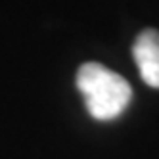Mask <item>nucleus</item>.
<instances>
[{
  "label": "nucleus",
  "mask_w": 159,
  "mask_h": 159,
  "mask_svg": "<svg viewBox=\"0 0 159 159\" xmlns=\"http://www.w3.org/2000/svg\"><path fill=\"white\" fill-rule=\"evenodd\" d=\"M77 88L84 96L86 111L96 121H111L119 117L132 100L130 84L119 73L96 61L79 67Z\"/></svg>",
  "instance_id": "f257e3e1"
},
{
  "label": "nucleus",
  "mask_w": 159,
  "mask_h": 159,
  "mask_svg": "<svg viewBox=\"0 0 159 159\" xmlns=\"http://www.w3.org/2000/svg\"><path fill=\"white\" fill-rule=\"evenodd\" d=\"M132 58L138 65L142 81L159 88V31L144 29L132 44Z\"/></svg>",
  "instance_id": "f03ea898"
}]
</instances>
